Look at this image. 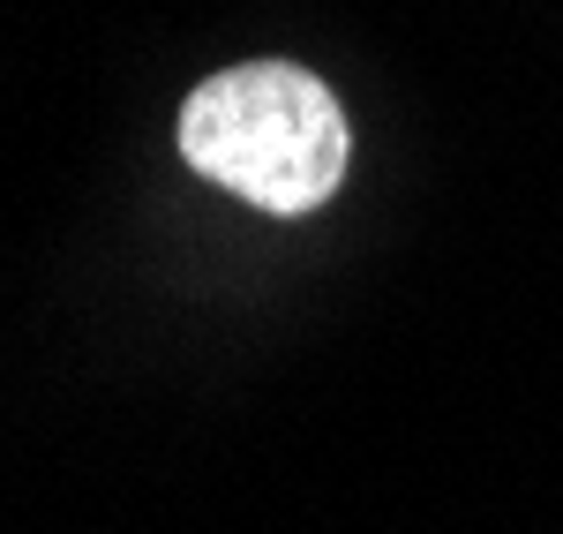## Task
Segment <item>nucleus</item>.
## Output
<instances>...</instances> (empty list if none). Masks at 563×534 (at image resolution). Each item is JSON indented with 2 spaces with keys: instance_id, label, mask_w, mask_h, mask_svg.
Instances as JSON below:
<instances>
[{
  "instance_id": "1",
  "label": "nucleus",
  "mask_w": 563,
  "mask_h": 534,
  "mask_svg": "<svg viewBox=\"0 0 563 534\" xmlns=\"http://www.w3.org/2000/svg\"><path fill=\"white\" fill-rule=\"evenodd\" d=\"M346 113L308 68L249 61L188 90L180 106V159L203 181L233 188L271 219L316 211L346 181Z\"/></svg>"
}]
</instances>
